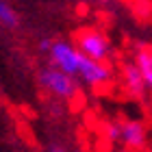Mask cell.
<instances>
[{
    "label": "cell",
    "mask_w": 152,
    "mask_h": 152,
    "mask_svg": "<svg viewBox=\"0 0 152 152\" xmlns=\"http://www.w3.org/2000/svg\"><path fill=\"white\" fill-rule=\"evenodd\" d=\"M37 80H39V87L57 100H70L76 96V80L52 65L41 67L37 74Z\"/></svg>",
    "instance_id": "obj_1"
},
{
    "label": "cell",
    "mask_w": 152,
    "mask_h": 152,
    "mask_svg": "<svg viewBox=\"0 0 152 152\" xmlns=\"http://www.w3.org/2000/svg\"><path fill=\"white\" fill-rule=\"evenodd\" d=\"M76 48L83 57L104 63V59L111 52V41L98 28H80L76 33Z\"/></svg>",
    "instance_id": "obj_2"
},
{
    "label": "cell",
    "mask_w": 152,
    "mask_h": 152,
    "mask_svg": "<svg viewBox=\"0 0 152 152\" xmlns=\"http://www.w3.org/2000/svg\"><path fill=\"white\" fill-rule=\"evenodd\" d=\"M50 63L52 67H57V70H61L63 74L67 76H78L80 72V61H83V54L78 52V48L72 46L70 41L65 39H57L52 44V50H50Z\"/></svg>",
    "instance_id": "obj_3"
},
{
    "label": "cell",
    "mask_w": 152,
    "mask_h": 152,
    "mask_svg": "<svg viewBox=\"0 0 152 152\" xmlns=\"http://www.w3.org/2000/svg\"><path fill=\"white\" fill-rule=\"evenodd\" d=\"M78 76L87 83V85L100 87V85H107V83L111 80L113 74H111V67H109L107 63H100V61H91V59L83 57Z\"/></svg>",
    "instance_id": "obj_4"
},
{
    "label": "cell",
    "mask_w": 152,
    "mask_h": 152,
    "mask_svg": "<svg viewBox=\"0 0 152 152\" xmlns=\"http://www.w3.org/2000/svg\"><path fill=\"white\" fill-rule=\"evenodd\" d=\"M146 139H148V130H146V124L139 122V120H126L122 122V137L120 141L128 148H143L146 146Z\"/></svg>",
    "instance_id": "obj_5"
},
{
    "label": "cell",
    "mask_w": 152,
    "mask_h": 152,
    "mask_svg": "<svg viewBox=\"0 0 152 152\" xmlns=\"http://www.w3.org/2000/svg\"><path fill=\"white\" fill-rule=\"evenodd\" d=\"M122 76H124V85H126V89L130 91V96H139L143 94V89H146V83H143V76L139 72V67L133 63H126L122 67Z\"/></svg>",
    "instance_id": "obj_6"
},
{
    "label": "cell",
    "mask_w": 152,
    "mask_h": 152,
    "mask_svg": "<svg viewBox=\"0 0 152 152\" xmlns=\"http://www.w3.org/2000/svg\"><path fill=\"white\" fill-rule=\"evenodd\" d=\"M135 65L139 67L146 87L152 89V48H146V46L137 48V52H135Z\"/></svg>",
    "instance_id": "obj_7"
},
{
    "label": "cell",
    "mask_w": 152,
    "mask_h": 152,
    "mask_svg": "<svg viewBox=\"0 0 152 152\" xmlns=\"http://www.w3.org/2000/svg\"><path fill=\"white\" fill-rule=\"evenodd\" d=\"M18 22H20L18 11L13 9L9 2L0 0V26H4V28H15Z\"/></svg>",
    "instance_id": "obj_8"
},
{
    "label": "cell",
    "mask_w": 152,
    "mask_h": 152,
    "mask_svg": "<svg viewBox=\"0 0 152 152\" xmlns=\"http://www.w3.org/2000/svg\"><path fill=\"white\" fill-rule=\"evenodd\" d=\"M104 133H107V137L111 141H120V137H122V122H109L104 126Z\"/></svg>",
    "instance_id": "obj_9"
},
{
    "label": "cell",
    "mask_w": 152,
    "mask_h": 152,
    "mask_svg": "<svg viewBox=\"0 0 152 152\" xmlns=\"http://www.w3.org/2000/svg\"><path fill=\"white\" fill-rule=\"evenodd\" d=\"M52 44H54V41H50V39H41V41H39V52L50 54V50H52Z\"/></svg>",
    "instance_id": "obj_10"
},
{
    "label": "cell",
    "mask_w": 152,
    "mask_h": 152,
    "mask_svg": "<svg viewBox=\"0 0 152 152\" xmlns=\"http://www.w3.org/2000/svg\"><path fill=\"white\" fill-rule=\"evenodd\" d=\"M48 152H67V148H63L61 143H50V146H48Z\"/></svg>",
    "instance_id": "obj_11"
}]
</instances>
